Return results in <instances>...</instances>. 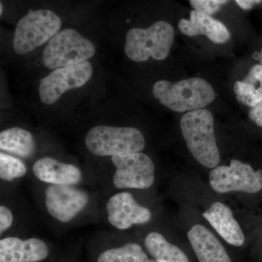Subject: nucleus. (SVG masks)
<instances>
[{
    "mask_svg": "<svg viewBox=\"0 0 262 262\" xmlns=\"http://www.w3.org/2000/svg\"><path fill=\"white\" fill-rule=\"evenodd\" d=\"M152 94L162 104L177 113L203 110L215 98L211 84L198 77L177 82L158 81L153 85Z\"/></svg>",
    "mask_w": 262,
    "mask_h": 262,
    "instance_id": "1",
    "label": "nucleus"
},
{
    "mask_svg": "<svg viewBox=\"0 0 262 262\" xmlns=\"http://www.w3.org/2000/svg\"><path fill=\"white\" fill-rule=\"evenodd\" d=\"M183 137L188 149L200 164L215 168L220 163V150L214 134V120L208 110H196L183 115L181 120Z\"/></svg>",
    "mask_w": 262,
    "mask_h": 262,
    "instance_id": "2",
    "label": "nucleus"
},
{
    "mask_svg": "<svg viewBox=\"0 0 262 262\" xmlns=\"http://www.w3.org/2000/svg\"><path fill=\"white\" fill-rule=\"evenodd\" d=\"M173 41V27L158 20L147 29H130L125 37V53L136 62L147 61L150 57L162 61L168 57Z\"/></svg>",
    "mask_w": 262,
    "mask_h": 262,
    "instance_id": "3",
    "label": "nucleus"
},
{
    "mask_svg": "<svg viewBox=\"0 0 262 262\" xmlns=\"http://www.w3.org/2000/svg\"><path fill=\"white\" fill-rule=\"evenodd\" d=\"M84 141L90 152L98 157L140 152L145 146L142 133L131 127L98 125L89 130Z\"/></svg>",
    "mask_w": 262,
    "mask_h": 262,
    "instance_id": "4",
    "label": "nucleus"
},
{
    "mask_svg": "<svg viewBox=\"0 0 262 262\" xmlns=\"http://www.w3.org/2000/svg\"><path fill=\"white\" fill-rule=\"evenodd\" d=\"M96 53L92 42L74 29H65L48 42L42 59L49 70L78 64L87 61Z\"/></svg>",
    "mask_w": 262,
    "mask_h": 262,
    "instance_id": "5",
    "label": "nucleus"
},
{
    "mask_svg": "<svg viewBox=\"0 0 262 262\" xmlns=\"http://www.w3.org/2000/svg\"><path fill=\"white\" fill-rule=\"evenodd\" d=\"M61 18L48 9L32 11L19 20L13 36L17 54H27L49 42L59 32Z\"/></svg>",
    "mask_w": 262,
    "mask_h": 262,
    "instance_id": "6",
    "label": "nucleus"
},
{
    "mask_svg": "<svg viewBox=\"0 0 262 262\" xmlns=\"http://www.w3.org/2000/svg\"><path fill=\"white\" fill-rule=\"evenodd\" d=\"M209 179L212 189L221 194H255L262 189V170H255L249 164L237 160H231L229 165L215 167L211 170Z\"/></svg>",
    "mask_w": 262,
    "mask_h": 262,
    "instance_id": "7",
    "label": "nucleus"
},
{
    "mask_svg": "<svg viewBox=\"0 0 262 262\" xmlns=\"http://www.w3.org/2000/svg\"><path fill=\"white\" fill-rule=\"evenodd\" d=\"M94 73L89 61L56 69L39 82V96L44 104L52 105L70 90L79 89L87 83Z\"/></svg>",
    "mask_w": 262,
    "mask_h": 262,
    "instance_id": "8",
    "label": "nucleus"
},
{
    "mask_svg": "<svg viewBox=\"0 0 262 262\" xmlns=\"http://www.w3.org/2000/svg\"><path fill=\"white\" fill-rule=\"evenodd\" d=\"M116 168L113 177L117 189H146L155 182V165L149 156L143 153L112 157Z\"/></svg>",
    "mask_w": 262,
    "mask_h": 262,
    "instance_id": "9",
    "label": "nucleus"
},
{
    "mask_svg": "<svg viewBox=\"0 0 262 262\" xmlns=\"http://www.w3.org/2000/svg\"><path fill=\"white\" fill-rule=\"evenodd\" d=\"M48 213L59 222L67 223L84 209L89 203L87 193L71 185L48 186L46 190Z\"/></svg>",
    "mask_w": 262,
    "mask_h": 262,
    "instance_id": "10",
    "label": "nucleus"
},
{
    "mask_svg": "<svg viewBox=\"0 0 262 262\" xmlns=\"http://www.w3.org/2000/svg\"><path fill=\"white\" fill-rule=\"evenodd\" d=\"M108 220L114 227L121 230L134 225H142L151 220V213L146 207L141 206L130 193H117L106 204Z\"/></svg>",
    "mask_w": 262,
    "mask_h": 262,
    "instance_id": "11",
    "label": "nucleus"
},
{
    "mask_svg": "<svg viewBox=\"0 0 262 262\" xmlns=\"http://www.w3.org/2000/svg\"><path fill=\"white\" fill-rule=\"evenodd\" d=\"M48 255L47 245L39 239L9 237L0 241V262H39Z\"/></svg>",
    "mask_w": 262,
    "mask_h": 262,
    "instance_id": "12",
    "label": "nucleus"
},
{
    "mask_svg": "<svg viewBox=\"0 0 262 262\" xmlns=\"http://www.w3.org/2000/svg\"><path fill=\"white\" fill-rule=\"evenodd\" d=\"M178 26L179 30L185 35H205L215 44L228 42L231 37L230 33L222 22L195 10L190 12L189 19H182Z\"/></svg>",
    "mask_w": 262,
    "mask_h": 262,
    "instance_id": "13",
    "label": "nucleus"
},
{
    "mask_svg": "<svg viewBox=\"0 0 262 262\" xmlns=\"http://www.w3.org/2000/svg\"><path fill=\"white\" fill-rule=\"evenodd\" d=\"M203 217L221 237L229 244L239 247L245 242V235L232 210L220 202H215L203 213Z\"/></svg>",
    "mask_w": 262,
    "mask_h": 262,
    "instance_id": "14",
    "label": "nucleus"
},
{
    "mask_svg": "<svg viewBox=\"0 0 262 262\" xmlns=\"http://www.w3.org/2000/svg\"><path fill=\"white\" fill-rule=\"evenodd\" d=\"M187 237L199 262H232L220 241L204 226H193Z\"/></svg>",
    "mask_w": 262,
    "mask_h": 262,
    "instance_id": "15",
    "label": "nucleus"
},
{
    "mask_svg": "<svg viewBox=\"0 0 262 262\" xmlns=\"http://www.w3.org/2000/svg\"><path fill=\"white\" fill-rule=\"evenodd\" d=\"M34 175L42 182L55 185H71L80 182L82 174L75 165L63 163L54 158H43L33 165Z\"/></svg>",
    "mask_w": 262,
    "mask_h": 262,
    "instance_id": "16",
    "label": "nucleus"
},
{
    "mask_svg": "<svg viewBox=\"0 0 262 262\" xmlns=\"http://www.w3.org/2000/svg\"><path fill=\"white\" fill-rule=\"evenodd\" d=\"M234 92L239 103L253 108L262 101V65L253 66L242 81L234 83Z\"/></svg>",
    "mask_w": 262,
    "mask_h": 262,
    "instance_id": "17",
    "label": "nucleus"
},
{
    "mask_svg": "<svg viewBox=\"0 0 262 262\" xmlns=\"http://www.w3.org/2000/svg\"><path fill=\"white\" fill-rule=\"evenodd\" d=\"M0 149L27 158L34 155L36 143L28 130L20 127H11L0 134Z\"/></svg>",
    "mask_w": 262,
    "mask_h": 262,
    "instance_id": "18",
    "label": "nucleus"
},
{
    "mask_svg": "<svg viewBox=\"0 0 262 262\" xmlns=\"http://www.w3.org/2000/svg\"><path fill=\"white\" fill-rule=\"evenodd\" d=\"M146 250L157 262H189L187 255L161 234L150 232L144 241Z\"/></svg>",
    "mask_w": 262,
    "mask_h": 262,
    "instance_id": "19",
    "label": "nucleus"
},
{
    "mask_svg": "<svg viewBox=\"0 0 262 262\" xmlns=\"http://www.w3.org/2000/svg\"><path fill=\"white\" fill-rule=\"evenodd\" d=\"M98 262H149L140 245L130 243L101 253Z\"/></svg>",
    "mask_w": 262,
    "mask_h": 262,
    "instance_id": "20",
    "label": "nucleus"
},
{
    "mask_svg": "<svg viewBox=\"0 0 262 262\" xmlns=\"http://www.w3.org/2000/svg\"><path fill=\"white\" fill-rule=\"evenodd\" d=\"M25 164L11 155L0 153V178L7 182L21 178L27 174Z\"/></svg>",
    "mask_w": 262,
    "mask_h": 262,
    "instance_id": "21",
    "label": "nucleus"
},
{
    "mask_svg": "<svg viewBox=\"0 0 262 262\" xmlns=\"http://www.w3.org/2000/svg\"><path fill=\"white\" fill-rule=\"evenodd\" d=\"M227 3L228 1L225 0H191L189 2L191 6L196 11L210 15L217 13L221 6Z\"/></svg>",
    "mask_w": 262,
    "mask_h": 262,
    "instance_id": "22",
    "label": "nucleus"
},
{
    "mask_svg": "<svg viewBox=\"0 0 262 262\" xmlns=\"http://www.w3.org/2000/svg\"><path fill=\"white\" fill-rule=\"evenodd\" d=\"M13 221L12 212L7 207H0V233L3 234L7 229L10 228Z\"/></svg>",
    "mask_w": 262,
    "mask_h": 262,
    "instance_id": "23",
    "label": "nucleus"
},
{
    "mask_svg": "<svg viewBox=\"0 0 262 262\" xmlns=\"http://www.w3.org/2000/svg\"><path fill=\"white\" fill-rule=\"evenodd\" d=\"M248 117L258 126L262 127V101L254 107L251 108L248 113Z\"/></svg>",
    "mask_w": 262,
    "mask_h": 262,
    "instance_id": "24",
    "label": "nucleus"
},
{
    "mask_svg": "<svg viewBox=\"0 0 262 262\" xmlns=\"http://www.w3.org/2000/svg\"><path fill=\"white\" fill-rule=\"evenodd\" d=\"M235 3L242 9L248 10L252 9L255 5L261 4L262 1H260V0H237Z\"/></svg>",
    "mask_w": 262,
    "mask_h": 262,
    "instance_id": "25",
    "label": "nucleus"
},
{
    "mask_svg": "<svg viewBox=\"0 0 262 262\" xmlns=\"http://www.w3.org/2000/svg\"><path fill=\"white\" fill-rule=\"evenodd\" d=\"M258 60H259L260 64L262 65V48L261 52H260L259 55H258Z\"/></svg>",
    "mask_w": 262,
    "mask_h": 262,
    "instance_id": "26",
    "label": "nucleus"
},
{
    "mask_svg": "<svg viewBox=\"0 0 262 262\" xmlns=\"http://www.w3.org/2000/svg\"><path fill=\"white\" fill-rule=\"evenodd\" d=\"M3 3H0V15H3Z\"/></svg>",
    "mask_w": 262,
    "mask_h": 262,
    "instance_id": "27",
    "label": "nucleus"
}]
</instances>
